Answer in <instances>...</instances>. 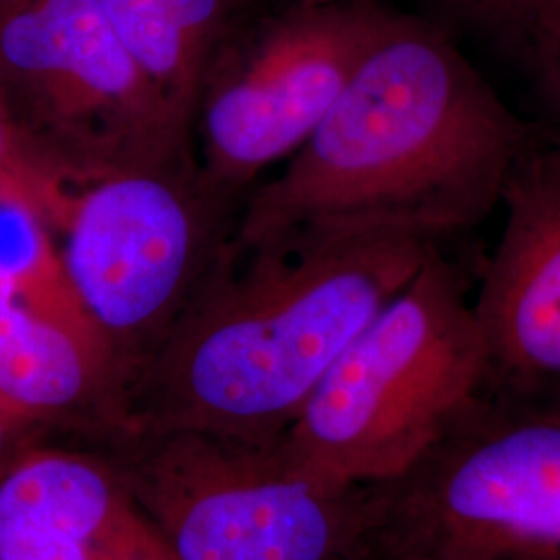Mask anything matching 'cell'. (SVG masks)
<instances>
[{"mask_svg":"<svg viewBox=\"0 0 560 560\" xmlns=\"http://www.w3.org/2000/svg\"><path fill=\"white\" fill-rule=\"evenodd\" d=\"M372 521L368 486L328 483L282 459L261 478L196 488L161 532L179 560H360Z\"/></svg>","mask_w":560,"mask_h":560,"instance_id":"9c48e42d","label":"cell"},{"mask_svg":"<svg viewBox=\"0 0 560 560\" xmlns=\"http://www.w3.org/2000/svg\"><path fill=\"white\" fill-rule=\"evenodd\" d=\"M442 13L527 55L536 65L550 46V0H434Z\"/></svg>","mask_w":560,"mask_h":560,"instance_id":"4fadbf2b","label":"cell"},{"mask_svg":"<svg viewBox=\"0 0 560 560\" xmlns=\"http://www.w3.org/2000/svg\"><path fill=\"white\" fill-rule=\"evenodd\" d=\"M0 106L25 156L65 187L125 168L196 164L191 127L96 0L0 7Z\"/></svg>","mask_w":560,"mask_h":560,"instance_id":"277c9868","label":"cell"},{"mask_svg":"<svg viewBox=\"0 0 560 560\" xmlns=\"http://www.w3.org/2000/svg\"><path fill=\"white\" fill-rule=\"evenodd\" d=\"M237 214L201 183L198 164L125 168L67 187L55 217L60 261L113 353L161 345Z\"/></svg>","mask_w":560,"mask_h":560,"instance_id":"52a82bcc","label":"cell"},{"mask_svg":"<svg viewBox=\"0 0 560 560\" xmlns=\"http://www.w3.org/2000/svg\"><path fill=\"white\" fill-rule=\"evenodd\" d=\"M0 413H7V416H13V413H11V411H9V409H7V407H4V405H2V400H0ZM15 418H18V416H15ZM21 420H23V418H21Z\"/></svg>","mask_w":560,"mask_h":560,"instance_id":"d6986e66","label":"cell"},{"mask_svg":"<svg viewBox=\"0 0 560 560\" xmlns=\"http://www.w3.org/2000/svg\"><path fill=\"white\" fill-rule=\"evenodd\" d=\"M378 540L455 560H560V395L483 388L395 480L370 486Z\"/></svg>","mask_w":560,"mask_h":560,"instance_id":"5b68a950","label":"cell"},{"mask_svg":"<svg viewBox=\"0 0 560 560\" xmlns=\"http://www.w3.org/2000/svg\"><path fill=\"white\" fill-rule=\"evenodd\" d=\"M441 243L384 222H305L226 240L145 372L175 418L291 425L340 353Z\"/></svg>","mask_w":560,"mask_h":560,"instance_id":"7a4b0ae2","label":"cell"},{"mask_svg":"<svg viewBox=\"0 0 560 560\" xmlns=\"http://www.w3.org/2000/svg\"><path fill=\"white\" fill-rule=\"evenodd\" d=\"M60 187L25 156L0 106V198L21 201L36 217H44Z\"/></svg>","mask_w":560,"mask_h":560,"instance_id":"5bb4252c","label":"cell"},{"mask_svg":"<svg viewBox=\"0 0 560 560\" xmlns=\"http://www.w3.org/2000/svg\"><path fill=\"white\" fill-rule=\"evenodd\" d=\"M30 420H21L15 416H7L0 413V474L4 471V467L9 465V453H11V442L15 441V436L20 434L21 428H25Z\"/></svg>","mask_w":560,"mask_h":560,"instance_id":"e0dca14e","label":"cell"},{"mask_svg":"<svg viewBox=\"0 0 560 560\" xmlns=\"http://www.w3.org/2000/svg\"><path fill=\"white\" fill-rule=\"evenodd\" d=\"M467 277L441 245L326 372L284 460L339 486L395 480L486 388Z\"/></svg>","mask_w":560,"mask_h":560,"instance_id":"3957f363","label":"cell"},{"mask_svg":"<svg viewBox=\"0 0 560 560\" xmlns=\"http://www.w3.org/2000/svg\"><path fill=\"white\" fill-rule=\"evenodd\" d=\"M501 208V240L471 295L486 388L560 395V129L536 125Z\"/></svg>","mask_w":560,"mask_h":560,"instance_id":"ba28073f","label":"cell"},{"mask_svg":"<svg viewBox=\"0 0 560 560\" xmlns=\"http://www.w3.org/2000/svg\"><path fill=\"white\" fill-rule=\"evenodd\" d=\"M7 2H11V0H0V7H2V4H7Z\"/></svg>","mask_w":560,"mask_h":560,"instance_id":"ffe728a7","label":"cell"},{"mask_svg":"<svg viewBox=\"0 0 560 560\" xmlns=\"http://www.w3.org/2000/svg\"><path fill=\"white\" fill-rule=\"evenodd\" d=\"M361 560H455L446 557H434V555H421V552H411V550H400L395 546H388L378 538H370V544L363 552Z\"/></svg>","mask_w":560,"mask_h":560,"instance_id":"2e32d148","label":"cell"},{"mask_svg":"<svg viewBox=\"0 0 560 560\" xmlns=\"http://www.w3.org/2000/svg\"><path fill=\"white\" fill-rule=\"evenodd\" d=\"M233 2H235V7H237V11H240V15L243 18L247 11L256 9L261 0H233Z\"/></svg>","mask_w":560,"mask_h":560,"instance_id":"ac0fdd59","label":"cell"},{"mask_svg":"<svg viewBox=\"0 0 560 560\" xmlns=\"http://www.w3.org/2000/svg\"><path fill=\"white\" fill-rule=\"evenodd\" d=\"M544 92L560 117V42H557L538 62Z\"/></svg>","mask_w":560,"mask_h":560,"instance_id":"9a60e30c","label":"cell"},{"mask_svg":"<svg viewBox=\"0 0 560 560\" xmlns=\"http://www.w3.org/2000/svg\"><path fill=\"white\" fill-rule=\"evenodd\" d=\"M386 7L298 0L241 18L206 67L191 119L200 179L233 206L261 173L293 156L358 69Z\"/></svg>","mask_w":560,"mask_h":560,"instance_id":"8992f818","label":"cell"},{"mask_svg":"<svg viewBox=\"0 0 560 560\" xmlns=\"http://www.w3.org/2000/svg\"><path fill=\"white\" fill-rule=\"evenodd\" d=\"M115 353L81 303L42 229L15 264H0V400L18 418L69 409L106 378Z\"/></svg>","mask_w":560,"mask_h":560,"instance_id":"30bf717a","label":"cell"},{"mask_svg":"<svg viewBox=\"0 0 560 560\" xmlns=\"http://www.w3.org/2000/svg\"><path fill=\"white\" fill-rule=\"evenodd\" d=\"M0 560H179L88 460L27 453L0 474Z\"/></svg>","mask_w":560,"mask_h":560,"instance_id":"8fae6325","label":"cell"},{"mask_svg":"<svg viewBox=\"0 0 560 560\" xmlns=\"http://www.w3.org/2000/svg\"><path fill=\"white\" fill-rule=\"evenodd\" d=\"M122 46L191 127L201 78L241 20L233 0H96Z\"/></svg>","mask_w":560,"mask_h":560,"instance_id":"7c38bea8","label":"cell"},{"mask_svg":"<svg viewBox=\"0 0 560 560\" xmlns=\"http://www.w3.org/2000/svg\"><path fill=\"white\" fill-rule=\"evenodd\" d=\"M534 133L442 25L386 9L328 115L277 177L241 201L229 240L353 221L441 243L501 208Z\"/></svg>","mask_w":560,"mask_h":560,"instance_id":"6da1fadb","label":"cell"}]
</instances>
